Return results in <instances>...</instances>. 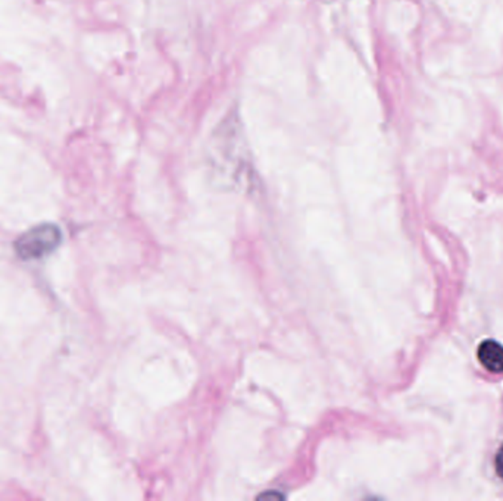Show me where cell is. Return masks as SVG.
<instances>
[{
	"instance_id": "cell-2",
	"label": "cell",
	"mask_w": 503,
	"mask_h": 501,
	"mask_svg": "<svg viewBox=\"0 0 503 501\" xmlns=\"http://www.w3.org/2000/svg\"><path fill=\"white\" fill-rule=\"evenodd\" d=\"M477 357L486 371L491 373H503V345L499 341L484 340L479 345Z\"/></svg>"
},
{
	"instance_id": "cell-3",
	"label": "cell",
	"mask_w": 503,
	"mask_h": 501,
	"mask_svg": "<svg viewBox=\"0 0 503 501\" xmlns=\"http://www.w3.org/2000/svg\"><path fill=\"white\" fill-rule=\"evenodd\" d=\"M495 468L498 475L503 479V446L500 447L499 451L496 453Z\"/></svg>"
},
{
	"instance_id": "cell-1",
	"label": "cell",
	"mask_w": 503,
	"mask_h": 501,
	"mask_svg": "<svg viewBox=\"0 0 503 501\" xmlns=\"http://www.w3.org/2000/svg\"><path fill=\"white\" fill-rule=\"evenodd\" d=\"M60 230L52 225H42V227L32 230L24 237H21L16 244L21 258L33 259L46 255L60 244Z\"/></svg>"
}]
</instances>
